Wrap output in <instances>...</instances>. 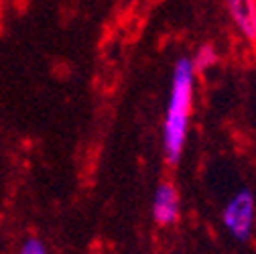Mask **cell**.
<instances>
[{
	"mask_svg": "<svg viewBox=\"0 0 256 254\" xmlns=\"http://www.w3.org/2000/svg\"><path fill=\"white\" fill-rule=\"evenodd\" d=\"M196 70L191 66L189 57H179L173 68L169 100L163 116V128H161V144L163 156L167 165H177L183 156L187 134H189V120L194 112L196 100Z\"/></svg>",
	"mask_w": 256,
	"mask_h": 254,
	"instance_id": "obj_1",
	"label": "cell"
},
{
	"mask_svg": "<svg viewBox=\"0 0 256 254\" xmlns=\"http://www.w3.org/2000/svg\"><path fill=\"white\" fill-rule=\"evenodd\" d=\"M20 254H49V252H47V246H45L39 238H28V240L22 244Z\"/></svg>",
	"mask_w": 256,
	"mask_h": 254,
	"instance_id": "obj_6",
	"label": "cell"
},
{
	"mask_svg": "<svg viewBox=\"0 0 256 254\" xmlns=\"http://www.w3.org/2000/svg\"><path fill=\"white\" fill-rule=\"evenodd\" d=\"M224 6L238 37L252 45L256 41V0H224Z\"/></svg>",
	"mask_w": 256,
	"mask_h": 254,
	"instance_id": "obj_4",
	"label": "cell"
},
{
	"mask_svg": "<svg viewBox=\"0 0 256 254\" xmlns=\"http://www.w3.org/2000/svg\"><path fill=\"white\" fill-rule=\"evenodd\" d=\"M222 224L228 234L238 240H250L254 226H256V196L248 187L236 192L222 210Z\"/></svg>",
	"mask_w": 256,
	"mask_h": 254,
	"instance_id": "obj_2",
	"label": "cell"
},
{
	"mask_svg": "<svg viewBox=\"0 0 256 254\" xmlns=\"http://www.w3.org/2000/svg\"><path fill=\"white\" fill-rule=\"evenodd\" d=\"M152 220L156 226H173L181 218V196L173 181H161L152 196Z\"/></svg>",
	"mask_w": 256,
	"mask_h": 254,
	"instance_id": "obj_3",
	"label": "cell"
},
{
	"mask_svg": "<svg viewBox=\"0 0 256 254\" xmlns=\"http://www.w3.org/2000/svg\"><path fill=\"white\" fill-rule=\"evenodd\" d=\"M252 47H254V55H256V41H254V43H252Z\"/></svg>",
	"mask_w": 256,
	"mask_h": 254,
	"instance_id": "obj_7",
	"label": "cell"
},
{
	"mask_svg": "<svg viewBox=\"0 0 256 254\" xmlns=\"http://www.w3.org/2000/svg\"><path fill=\"white\" fill-rule=\"evenodd\" d=\"M191 59V66H194L196 74H206L210 72L214 66H218V61H220V53L216 49V45L212 43H204L196 49L194 57H189Z\"/></svg>",
	"mask_w": 256,
	"mask_h": 254,
	"instance_id": "obj_5",
	"label": "cell"
}]
</instances>
